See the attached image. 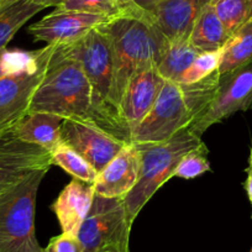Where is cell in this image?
Wrapping results in <instances>:
<instances>
[{
	"label": "cell",
	"mask_w": 252,
	"mask_h": 252,
	"mask_svg": "<svg viewBox=\"0 0 252 252\" xmlns=\"http://www.w3.org/2000/svg\"><path fill=\"white\" fill-rule=\"evenodd\" d=\"M100 28L111 43L114 60L111 103L120 115L119 105L127 82L137 72L157 67L169 41L155 25L150 14L140 8L109 19Z\"/></svg>",
	"instance_id": "6da1fadb"
},
{
	"label": "cell",
	"mask_w": 252,
	"mask_h": 252,
	"mask_svg": "<svg viewBox=\"0 0 252 252\" xmlns=\"http://www.w3.org/2000/svg\"><path fill=\"white\" fill-rule=\"evenodd\" d=\"M31 113L55 114L63 119H79L99 126L93 91L81 63L63 55L58 46L42 81L31 96L28 114Z\"/></svg>",
	"instance_id": "7a4b0ae2"
},
{
	"label": "cell",
	"mask_w": 252,
	"mask_h": 252,
	"mask_svg": "<svg viewBox=\"0 0 252 252\" xmlns=\"http://www.w3.org/2000/svg\"><path fill=\"white\" fill-rule=\"evenodd\" d=\"M61 52L74 58L82 68L93 91L94 109L99 126L110 134L131 142V134L111 103L114 87V60L111 43L105 31L96 26L77 42L58 46Z\"/></svg>",
	"instance_id": "3957f363"
},
{
	"label": "cell",
	"mask_w": 252,
	"mask_h": 252,
	"mask_svg": "<svg viewBox=\"0 0 252 252\" xmlns=\"http://www.w3.org/2000/svg\"><path fill=\"white\" fill-rule=\"evenodd\" d=\"M200 144H203L202 137L197 136L189 127L166 141L135 144L141 156V171L136 186L124 199L130 221H135L155 193L172 178L182 157Z\"/></svg>",
	"instance_id": "277c9868"
},
{
	"label": "cell",
	"mask_w": 252,
	"mask_h": 252,
	"mask_svg": "<svg viewBox=\"0 0 252 252\" xmlns=\"http://www.w3.org/2000/svg\"><path fill=\"white\" fill-rule=\"evenodd\" d=\"M47 172L35 171L0 192V252H20L24 245L36 236V198Z\"/></svg>",
	"instance_id": "5b68a950"
},
{
	"label": "cell",
	"mask_w": 252,
	"mask_h": 252,
	"mask_svg": "<svg viewBox=\"0 0 252 252\" xmlns=\"http://www.w3.org/2000/svg\"><path fill=\"white\" fill-rule=\"evenodd\" d=\"M187 86L166 81L156 103L131 134L132 144L162 142L189 127L199 110Z\"/></svg>",
	"instance_id": "8992f818"
},
{
	"label": "cell",
	"mask_w": 252,
	"mask_h": 252,
	"mask_svg": "<svg viewBox=\"0 0 252 252\" xmlns=\"http://www.w3.org/2000/svg\"><path fill=\"white\" fill-rule=\"evenodd\" d=\"M131 226L123 198L95 194L77 236L83 245L84 252H95L111 245L129 242Z\"/></svg>",
	"instance_id": "52a82bcc"
},
{
	"label": "cell",
	"mask_w": 252,
	"mask_h": 252,
	"mask_svg": "<svg viewBox=\"0 0 252 252\" xmlns=\"http://www.w3.org/2000/svg\"><path fill=\"white\" fill-rule=\"evenodd\" d=\"M252 108V64L220 76L215 95L204 115L189 126L197 136L235 113Z\"/></svg>",
	"instance_id": "ba28073f"
},
{
	"label": "cell",
	"mask_w": 252,
	"mask_h": 252,
	"mask_svg": "<svg viewBox=\"0 0 252 252\" xmlns=\"http://www.w3.org/2000/svg\"><path fill=\"white\" fill-rule=\"evenodd\" d=\"M61 141L78 152L91 166L100 172L130 142L110 134L99 126L79 119H64Z\"/></svg>",
	"instance_id": "9c48e42d"
},
{
	"label": "cell",
	"mask_w": 252,
	"mask_h": 252,
	"mask_svg": "<svg viewBox=\"0 0 252 252\" xmlns=\"http://www.w3.org/2000/svg\"><path fill=\"white\" fill-rule=\"evenodd\" d=\"M56 47H43L40 61L32 68L0 78V125L18 123L28 114L31 96L42 81Z\"/></svg>",
	"instance_id": "30bf717a"
},
{
	"label": "cell",
	"mask_w": 252,
	"mask_h": 252,
	"mask_svg": "<svg viewBox=\"0 0 252 252\" xmlns=\"http://www.w3.org/2000/svg\"><path fill=\"white\" fill-rule=\"evenodd\" d=\"M14 127L0 136V192L35 171L50 169L52 166L51 152L20 140Z\"/></svg>",
	"instance_id": "8fae6325"
},
{
	"label": "cell",
	"mask_w": 252,
	"mask_h": 252,
	"mask_svg": "<svg viewBox=\"0 0 252 252\" xmlns=\"http://www.w3.org/2000/svg\"><path fill=\"white\" fill-rule=\"evenodd\" d=\"M109 19L95 14L56 8L29 28L33 40L53 46H67L77 42L96 26Z\"/></svg>",
	"instance_id": "7c38bea8"
},
{
	"label": "cell",
	"mask_w": 252,
	"mask_h": 252,
	"mask_svg": "<svg viewBox=\"0 0 252 252\" xmlns=\"http://www.w3.org/2000/svg\"><path fill=\"white\" fill-rule=\"evenodd\" d=\"M164 83L166 81L158 73L156 66L137 72L127 82L119 105V111L130 134H132L151 110Z\"/></svg>",
	"instance_id": "4fadbf2b"
},
{
	"label": "cell",
	"mask_w": 252,
	"mask_h": 252,
	"mask_svg": "<svg viewBox=\"0 0 252 252\" xmlns=\"http://www.w3.org/2000/svg\"><path fill=\"white\" fill-rule=\"evenodd\" d=\"M141 171V156L136 145L130 142L101 169L94 181L96 195L123 198L136 186Z\"/></svg>",
	"instance_id": "5bb4252c"
},
{
	"label": "cell",
	"mask_w": 252,
	"mask_h": 252,
	"mask_svg": "<svg viewBox=\"0 0 252 252\" xmlns=\"http://www.w3.org/2000/svg\"><path fill=\"white\" fill-rule=\"evenodd\" d=\"M210 0H163L146 10L168 41L189 37L195 21Z\"/></svg>",
	"instance_id": "9a60e30c"
},
{
	"label": "cell",
	"mask_w": 252,
	"mask_h": 252,
	"mask_svg": "<svg viewBox=\"0 0 252 252\" xmlns=\"http://www.w3.org/2000/svg\"><path fill=\"white\" fill-rule=\"evenodd\" d=\"M94 195L93 184L74 178L62 189L57 199L51 205L62 232L78 234L79 227L93 204Z\"/></svg>",
	"instance_id": "2e32d148"
},
{
	"label": "cell",
	"mask_w": 252,
	"mask_h": 252,
	"mask_svg": "<svg viewBox=\"0 0 252 252\" xmlns=\"http://www.w3.org/2000/svg\"><path fill=\"white\" fill-rule=\"evenodd\" d=\"M64 119L48 113L26 114L15 125V135L23 141L52 152L61 141V126Z\"/></svg>",
	"instance_id": "e0dca14e"
},
{
	"label": "cell",
	"mask_w": 252,
	"mask_h": 252,
	"mask_svg": "<svg viewBox=\"0 0 252 252\" xmlns=\"http://www.w3.org/2000/svg\"><path fill=\"white\" fill-rule=\"evenodd\" d=\"M230 36L229 31L209 3L195 21L189 35V41L200 52H205L221 48Z\"/></svg>",
	"instance_id": "ac0fdd59"
},
{
	"label": "cell",
	"mask_w": 252,
	"mask_h": 252,
	"mask_svg": "<svg viewBox=\"0 0 252 252\" xmlns=\"http://www.w3.org/2000/svg\"><path fill=\"white\" fill-rule=\"evenodd\" d=\"M199 53L200 51L190 43L189 37L169 41L166 52L157 64V71L164 81L178 82Z\"/></svg>",
	"instance_id": "d6986e66"
},
{
	"label": "cell",
	"mask_w": 252,
	"mask_h": 252,
	"mask_svg": "<svg viewBox=\"0 0 252 252\" xmlns=\"http://www.w3.org/2000/svg\"><path fill=\"white\" fill-rule=\"evenodd\" d=\"M252 64V23L235 31L222 47V56L218 72L226 74Z\"/></svg>",
	"instance_id": "ffe728a7"
},
{
	"label": "cell",
	"mask_w": 252,
	"mask_h": 252,
	"mask_svg": "<svg viewBox=\"0 0 252 252\" xmlns=\"http://www.w3.org/2000/svg\"><path fill=\"white\" fill-rule=\"evenodd\" d=\"M43 9L31 0H11L0 11V51L8 48L6 46L15 33Z\"/></svg>",
	"instance_id": "44dd1931"
},
{
	"label": "cell",
	"mask_w": 252,
	"mask_h": 252,
	"mask_svg": "<svg viewBox=\"0 0 252 252\" xmlns=\"http://www.w3.org/2000/svg\"><path fill=\"white\" fill-rule=\"evenodd\" d=\"M51 163L61 167L74 179L86 183L93 184L99 173L78 152L63 144L62 141H60L56 149L51 152Z\"/></svg>",
	"instance_id": "7402d4cb"
},
{
	"label": "cell",
	"mask_w": 252,
	"mask_h": 252,
	"mask_svg": "<svg viewBox=\"0 0 252 252\" xmlns=\"http://www.w3.org/2000/svg\"><path fill=\"white\" fill-rule=\"evenodd\" d=\"M58 9L95 14L113 19L137 8L132 0H64Z\"/></svg>",
	"instance_id": "603a6c76"
},
{
	"label": "cell",
	"mask_w": 252,
	"mask_h": 252,
	"mask_svg": "<svg viewBox=\"0 0 252 252\" xmlns=\"http://www.w3.org/2000/svg\"><path fill=\"white\" fill-rule=\"evenodd\" d=\"M210 5L230 35L252 23V0H210Z\"/></svg>",
	"instance_id": "cb8c5ba5"
},
{
	"label": "cell",
	"mask_w": 252,
	"mask_h": 252,
	"mask_svg": "<svg viewBox=\"0 0 252 252\" xmlns=\"http://www.w3.org/2000/svg\"><path fill=\"white\" fill-rule=\"evenodd\" d=\"M43 48L37 51L5 50L0 51V78L21 73L32 68L40 61Z\"/></svg>",
	"instance_id": "d4e9b609"
},
{
	"label": "cell",
	"mask_w": 252,
	"mask_h": 252,
	"mask_svg": "<svg viewBox=\"0 0 252 252\" xmlns=\"http://www.w3.org/2000/svg\"><path fill=\"white\" fill-rule=\"evenodd\" d=\"M208 154L209 151L204 142L187 152L177 164L176 169L172 173V178L177 177L183 179H193L202 176L205 172H209L210 162L208 159Z\"/></svg>",
	"instance_id": "484cf974"
},
{
	"label": "cell",
	"mask_w": 252,
	"mask_h": 252,
	"mask_svg": "<svg viewBox=\"0 0 252 252\" xmlns=\"http://www.w3.org/2000/svg\"><path fill=\"white\" fill-rule=\"evenodd\" d=\"M224 47V46H222ZM222 47L215 51H205L200 52L194 62L190 64L188 69L182 74L177 83L181 84H194L207 78L219 69L220 61L222 56Z\"/></svg>",
	"instance_id": "4316f807"
},
{
	"label": "cell",
	"mask_w": 252,
	"mask_h": 252,
	"mask_svg": "<svg viewBox=\"0 0 252 252\" xmlns=\"http://www.w3.org/2000/svg\"><path fill=\"white\" fill-rule=\"evenodd\" d=\"M45 252H84V249L77 235L62 232L51 239Z\"/></svg>",
	"instance_id": "83f0119b"
},
{
	"label": "cell",
	"mask_w": 252,
	"mask_h": 252,
	"mask_svg": "<svg viewBox=\"0 0 252 252\" xmlns=\"http://www.w3.org/2000/svg\"><path fill=\"white\" fill-rule=\"evenodd\" d=\"M245 172H246L247 176H246V181L244 182V188L245 190H246L247 198H249V202L252 208V147H251V151H250L249 166L246 167ZM251 218H252V214H251Z\"/></svg>",
	"instance_id": "f1b7e54d"
},
{
	"label": "cell",
	"mask_w": 252,
	"mask_h": 252,
	"mask_svg": "<svg viewBox=\"0 0 252 252\" xmlns=\"http://www.w3.org/2000/svg\"><path fill=\"white\" fill-rule=\"evenodd\" d=\"M20 252H45V249H42V247L40 246V244H38L37 239H36L35 236L31 240H29V241L24 245V247L21 249Z\"/></svg>",
	"instance_id": "f546056e"
},
{
	"label": "cell",
	"mask_w": 252,
	"mask_h": 252,
	"mask_svg": "<svg viewBox=\"0 0 252 252\" xmlns=\"http://www.w3.org/2000/svg\"><path fill=\"white\" fill-rule=\"evenodd\" d=\"M95 252H130L129 251V242L125 244H118V245H111V246H106L104 249L98 250Z\"/></svg>",
	"instance_id": "4dcf8cb0"
},
{
	"label": "cell",
	"mask_w": 252,
	"mask_h": 252,
	"mask_svg": "<svg viewBox=\"0 0 252 252\" xmlns=\"http://www.w3.org/2000/svg\"><path fill=\"white\" fill-rule=\"evenodd\" d=\"M161 1H163V0H132V3L142 10H150L152 6L157 5Z\"/></svg>",
	"instance_id": "1f68e13d"
},
{
	"label": "cell",
	"mask_w": 252,
	"mask_h": 252,
	"mask_svg": "<svg viewBox=\"0 0 252 252\" xmlns=\"http://www.w3.org/2000/svg\"><path fill=\"white\" fill-rule=\"evenodd\" d=\"M31 1H33V3L38 4V5L43 6V8L46 9V8H50V6H55V8H57V6H60L64 0H31Z\"/></svg>",
	"instance_id": "d6a6232c"
},
{
	"label": "cell",
	"mask_w": 252,
	"mask_h": 252,
	"mask_svg": "<svg viewBox=\"0 0 252 252\" xmlns=\"http://www.w3.org/2000/svg\"><path fill=\"white\" fill-rule=\"evenodd\" d=\"M19 123V121H18ZM18 123H13V124H5V125H0V136L3 134H5V132H8L9 130H11L14 127V126L16 125Z\"/></svg>",
	"instance_id": "836d02e7"
},
{
	"label": "cell",
	"mask_w": 252,
	"mask_h": 252,
	"mask_svg": "<svg viewBox=\"0 0 252 252\" xmlns=\"http://www.w3.org/2000/svg\"><path fill=\"white\" fill-rule=\"evenodd\" d=\"M11 0H3V1H0V11L3 10L4 8H5L6 5H8L9 3H10Z\"/></svg>",
	"instance_id": "e575fe53"
},
{
	"label": "cell",
	"mask_w": 252,
	"mask_h": 252,
	"mask_svg": "<svg viewBox=\"0 0 252 252\" xmlns=\"http://www.w3.org/2000/svg\"><path fill=\"white\" fill-rule=\"evenodd\" d=\"M250 252H252V247H251V250H250Z\"/></svg>",
	"instance_id": "d590c367"
},
{
	"label": "cell",
	"mask_w": 252,
	"mask_h": 252,
	"mask_svg": "<svg viewBox=\"0 0 252 252\" xmlns=\"http://www.w3.org/2000/svg\"><path fill=\"white\" fill-rule=\"evenodd\" d=\"M0 1H3V0H0Z\"/></svg>",
	"instance_id": "8d00e7d4"
}]
</instances>
